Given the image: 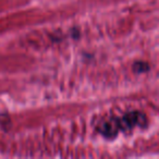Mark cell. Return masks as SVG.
<instances>
[{
	"mask_svg": "<svg viewBox=\"0 0 159 159\" xmlns=\"http://www.w3.org/2000/svg\"><path fill=\"white\" fill-rule=\"evenodd\" d=\"M147 119L145 115L139 111H131L122 118H112L98 128V131L108 139L117 136L119 131H130L135 126H146Z\"/></svg>",
	"mask_w": 159,
	"mask_h": 159,
	"instance_id": "6da1fadb",
	"label": "cell"
},
{
	"mask_svg": "<svg viewBox=\"0 0 159 159\" xmlns=\"http://www.w3.org/2000/svg\"><path fill=\"white\" fill-rule=\"evenodd\" d=\"M150 69L149 64L147 62H136V63L133 66V70L135 71L136 73H144V72H147L148 70Z\"/></svg>",
	"mask_w": 159,
	"mask_h": 159,
	"instance_id": "7a4b0ae2",
	"label": "cell"
}]
</instances>
